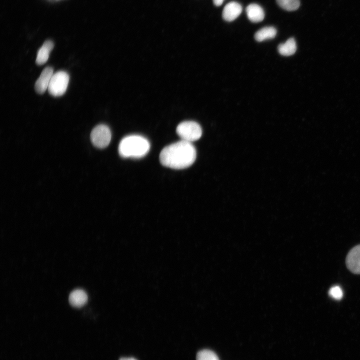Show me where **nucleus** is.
<instances>
[{
    "label": "nucleus",
    "instance_id": "nucleus-1",
    "mask_svg": "<svg viewBox=\"0 0 360 360\" xmlns=\"http://www.w3.org/2000/svg\"><path fill=\"white\" fill-rule=\"evenodd\" d=\"M196 152L192 142L181 140L164 148L160 154V163L166 167L182 169L194 162Z\"/></svg>",
    "mask_w": 360,
    "mask_h": 360
},
{
    "label": "nucleus",
    "instance_id": "nucleus-2",
    "mask_svg": "<svg viewBox=\"0 0 360 360\" xmlns=\"http://www.w3.org/2000/svg\"><path fill=\"white\" fill-rule=\"evenodd\" d=\"M150 149V144L145 138L139 135H130L124 138L118 146V152L124 158H140Z\"/></svg>",
    "mask_w": 360,
    "mask_h": 360
},
{
    "label": "nucleus",
    "instance_id": "nucleus-3",
    "mask_svg": "<svg viewBox=\"0 0 360 360\" xmlns=\"http://www.w3.org/2000/svg\"><path fill=\"white\" fill-rule=\"evenodd\" d=\"M176 131L182 140L190 142L198 140L202 135L200 126L194 121H185L180 123Z\"/></svg>",
    "mask_w": 360,
    "mask_h": 360
},
{
    "label": "nucleus",
    "instance_id": "nucleus-4",
    "mask_svg": "<svg viewBox=\"0 0 360 360\" xmlns=\"http://www.w3.org/2000/svg\"><path fill=\"white\" fill-rule=\"evenodd\" d=\"M70 77L68 74L62 70L58 71L52 76L48 90L54 96H60L66 92Z\"/></svg>",
    "mask_w": 360,
    "mask_h": 360
},
{
    "label": "nucleus",
    "instance_id": "nucleus-5",
    "mask_svg": "<svg viewBox=\"0 0 360 360\" xmlns=\"http://www.w3.org/2000/svg\"><path fill=\"white\" fill-rule=\"evenodd\" d=\"M112 138L110 128L105 124L96 126L90 134V140L92 144L98 148H104L110 143Z\"/></svg>",
    "mask_w": 360,
    "mask_h": 360
},
{
    "label": "nucleus",
    "instance_id": "nucleus-6",
    "mask_svg": "<svg viewBox=\"0 0 360 360\" xmlns=\"http://www.w3.org/2000/svg\"><path fill=\"white\" fill-rule=\"evenodd\" d=\"M346 266L352 273L360 274V244L354 247L346 258Z\"/></svg>",
    "mask_w": 360,
    "mask_h": 360
},
{
    "label": "nucleus",
    "instance_id": "nucleus-7",
    "mask_svg": "<svg viewBox=\"0 0 360 360\" xmlns=\"http://www.w3.org/2000/svg\"><path fill=\"white\" fill-rule=\"evenodd\" d=\"M53 74L54 70L50 66H46L42 70L34 85L35 90L37 93L42 94L48 90Z\"/></svg>",
    "mask_w": 360,
    "mask_h": 360
},
{
    "label": "nucleus",
    "instance_id": "nucleus-8",
    "mask_svg": "<svg viewBox=\"0 0 360 360\" xmlns=\"http://www.w3.org/2000/svg\"><path fill=\"white\" fill-rule=\"evenodd\" d=\"M242 12V6L240 4L236 2H231L224 6L222 16L225 20L232 22L236 20Z\"/></svg>",
    "mask_w": 360,
    "mask_h": 360
},
{
    "label": "nucleus",
    "instance_id": "nucleus-9",
    "mask_svg": "<svg viewBox=\"0 0 360 360\" xmlns=\"http://www.w3.org/2000/svg\"><path fill=\"white\" fill-rule=\"evenodd\" d=\"M246 14L248 18L252 22H258L264 18L263 8L256 4H250L246 8Z\"/></svg>",
    "mask_w": 360,
    "mask_h": 360
},
{
    "label": "nucleus",
    "instance_id": "nucleus-10",
    "mask_svg": "<svg viewBox=\"0 0 360 360\" xmlns=\"http://www.w3.org/2000/svg\"><path fill=\"white\" fill-rule=\"evenodd\" d=\"M54 46V42L50 40H47L43 44L37 53L36 62L38 65H42L48 61Z\"/></svg>",
    "mask_w": 360,
    "mask_h": 360
},
{
    "label": "nucleus",
    "instance_id": "nucleus-11",
    "mask_svg": "<svg viewBox=\"0 0 360 360\" xmlns=\"http://www.w3.org/2000/svg\"><path fill=\"white\" fill-rule=\"evenodd\" d=\"M68 300L70 304L74 307L80 308L88 301V295L82 290L76 289L70 294Z\"/></svg>",
    "mask_w": 360,
    "mask_h": 360
},
{
    "label": "nucleus",
    "instance_id": "nucleus-12",
    "mask_svg": "<svg viewBox=\"0 0 360 360\" xmlns=\"http://www.w3.org/2000/svg\"><path fill=\"white\" fill-rule=\"evenodd\" d=\"M278 50L282 56H290L294 54L296 50V44L294 39L291 38L284 43L280 44Z\"/></svg>",
    "mask_w": 360,
    "mask_h": 360
},
{
    "label": "nucleus",
    "instance_id": "nucleus-13",
    "mask_svg": "<svg viewBox=\"0 0 360 360\" xmlns=\"http://www.w3.org/2000/svg\"><path fill=\"white\" fill-rule=\"evenodd\" d=\"M276 34V30L273 26H266L257 31L254 38L258 42H260L266 40L274 38Z\"/></svg>",
    "mask_w": 360,
    "mask_h": 360
},
{
    "label": "nucleus",
    "instance_id": "nucleus-14",
    "mask_svg": "<svg viewBox=\"0 0 360 360\" xmlns=\"http://www.w3.org/2000/svg\"><path fill=\"white\" fill-rule=\"evenodd\" d=\"M278 5L288 11L296 10L300 6L299 0H276Z\"/></svg>",
    "mask_w": 360,
    "mask_h": 360
},
{
    "label": "nucleus",
    "instance_id": "nucleus-15",
    "mask_svg": "<svg viewBox=\"0 0 360 360\" xmlns=\"http://www.w3.org/2000/svg\"><path fill=\"white\" fill-rule=\"evenodd\" d=\"M196 360H220L216 354L210 350H202L199 351L196 356Z\"/></svg>",
    "mask_w": 360,
    "mask_h": 360
},
{
    "label": "nucleus",
    "instance_id": "nucleus-16",
    "mask_svg": "<svg viewBox=\"0 0 360 360\" xmlns=\"http://www.w3.org/2000/svg\"><path fill=\"white\" fill-rule=\"evenodd\" d=\"M329 295L333 298L340 300L343 296V292L338 286H332L329 290Z\"/></svg>",
    "mask_w": 360,
    "mask_h": 360
},
{
    "label": "nucleus",
    "instance_id": "nucleus-17",
    "mask_svg": "<svg viewBox=\"0 0 360 360\" xmlns=\"http://www.w3.org/2000/svg\"><path fill=\"white\" fill-rule=\"evenodd\" d=\"M224 0H213L214 4L216 6H220Z\"/></svg>",
    "mask_w": 360,
    "mask_h": 360
},
{
    "label": "nucleus",
    "instance_id": "nucleus-18",
    "mask_svg": "<svg viewBox=\"0 0 360 360\" xmlns=\"http://www.w3.org/2000/svg\"><path fill=\"white\" fill-rule=\"evenodd\" d=\"M119 360H137L133 358H122Z\"/></svg>",
    "mask_w": 360,
    "mask_h": 360
}]
</instances>
